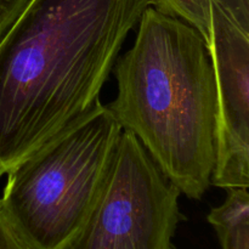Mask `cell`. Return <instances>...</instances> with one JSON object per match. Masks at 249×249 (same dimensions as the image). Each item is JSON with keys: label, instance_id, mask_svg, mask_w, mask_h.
<instances>
[{"label": "cell", "instance_id": "1", "mask_svg": "<svg viewBox=\"0 0 249 249\" xmlns=\"http://www.w3.org/2000/svg\"><path fill=\"white\" fill-rule=\"evenodd\" d=\"M152 0H31L0 41V178L100 102Z\"/></svg>", "mask_w": 249, "mask_h": 249}, {"label": "cell", "instance_id": "2", "mask_svg": "<svg viewBox=\"0 0 249 249\" xmlns=\"http://www.w3.org/2000/svg\"><path fill=\"white\" fill-rule=\"evenodd\" d=\"M113 70L108 108L168 181L201 199L215 165V82L201 33L151 5Z\"/></svg>", "mask_w": 249, "mask_h": 249}, {"label": "cell", "instance_id": "3", "mask_svg": "<svg viewBox=\"0 0 249 249\" xmlns=\"http://www.w3.org/2000/svg\"><path fill=\"white\" fill-rule=\"evenodd\" d=\"M123 128L101 102L7 173L0 216L31 249H61L87 219Z\"/></svg>", "mask_w": 249, "mask_h": 249}, {"label": "cell", "instance_id": "4", "mask_svg": "<svg viewBox=\"0 0 249 249\" xmlns=\"http://www.w3.org/2000/svg\"><path fill=\"white\" fill-rule=\"evenodd\" d=\"M180 195L123 129L87 219L61 249H177L173 237L184 219Z\"/></svg>", "mask_w": 249, "mask_h": 249}, {"label": "cell", "instance_id": "5", "mask_svg": "<svg viewBox=\"0 0 249 249\" xmlns=\"http://www.w3.org/2000/svg\"><path fill=\"white\" fill-rule=\"evenodd\" d=\"M206 43L215 82V165L211 185L249 187V34L211 9Z\"/></svg>", "mask_w": 249, "mask_h": 249}, {"label": "cell", "instance_id": "6", "mask_svg": "<svg viewBox=\"0 0 249 249\" xmlns=\"http://www.w3.org/2000/svg\"><path fill=\"white\" fill-rule=\"evenodd\" d=\"M225 201L209 212V224L218 235L221 249H249L248 187L226 189Z\"/></svg>", "mask_w": 249, "mask_h": 249}, {"label": "cell", "instance_id": "7", "mask_svg": "<svg viewBox=\"0 0 249 249\" xmlns=\"http://www.w3.org/2000/svg\"><path fill=\"white\" fill-rule=\"evenodd\" d=\"M152 6L186 22L201 33L204 43L208 41L212 22L209 0H152Z\"/></svg>", "mask_w": 249, "mask_h": 249}, {"label": "cell", "instance_id": "8", "mask_svg": "<svg viewBox=\"0 0 249 249\" xmlns=\"http://www.w3.org/2000/svg\"><path fill=\"white\" fill-rule=\"evenodd\" d=\"M211 7L223 12L241 31L249 34V0H209Z\"/></svg>", "mask_w": 249, "mask_h": 249}, {"label": "cell", "instance_id": "9", "mask_svg": "<svg viewBox=\"0 0 249 249\" xmlns=\"http://www.w3.org/2000/svg\"><path fill=\"white\" fill-rule=\"evenodd\" d=\"M31 0H0V41Z\"/></svg>", "mask_w": 249, "mask_h": 249}, {"label": "cell", "instance_id": "10", "mask_svg": "<svg viewBox=\"0 0 249 249\" xmlns=\"http://www.w3.org/2000/svg\"><path fill=\"white\" fill-rule=\"evenodd\" d=\"M0 249H31L0 216Z\"/></svg>", "mask_w": 249, "mask_h": 249}]
</instances>
